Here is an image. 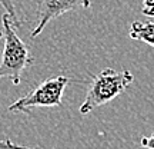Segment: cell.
<instances>
[{
	"label": "cell",
	"instance_id": "cell-1",
	"mask_svg": "<svg viewBox=\"0 0 154 149\" xmlns=\"http://www.w3.org/2000/svg\"><path fill=\"white\" fill-rule=\"evenodd\" d=\"M5 46L0 59V79H10L13 85H20L24 69L33 65L34 57L29 47L16 33L14 22L7 13L2 17Z\"/></svg>",
	"mask_w": 154,
	"mask_h": 149
},
{
	"label": "cell",
	"instance_id": "cell-2",
	"mask_svg": "<svg viewBox=\"0 0 154 149\" xmlns=\"http://www.w3.org/2000/svg\"><path fill=\"white\" fill-rule=\"evenodd\" d=\"M134 80V76L130 70H121L116 72L114 69H103L100 73L94 75L90 86H88L86 99L80 106V113L87 115L96 108L107 105L109 102L116 99L121 95Z\"/></svg>",
	"mask_w": 154,
	"mask_h": 149
},
{
	"label": "cell",
	"instance_id": "cell-3",
	"mask_svg": "<svg viewBox=\"0 0 154 149\" xmlns=\"http://www.w3.org/2000/svg\"><path fill=\"white\" fill-rule=\"evenodd\" d=\"M67 76H56L46 79L26 96L17 99L9 106V112H22L32 115L34 108H57L61 105L63 92L69 85Z\"/></svg>",
	"mask_w": 154,
	"mask_h": 149
},
{
	"label": "cell",
	"instance_id": "cell-4",
	"mask_svg": "<svg viewBox=\"0 0 154 149\" xmlns=\"http://www.w3.org/2000/svg\"><path fill=\"white\" fill-rule=\"evenodd\" d=\"M90 0H40L38 2V20L36 28L32 30V37H37L51 20L67 11L77 9H88Z\"/></svg>",
	"mask_w": 154,
	"mask_h": 149
},
{
	"label": "cell",
	"instance_id": "cell-5",
	"mask_svg": "<svg viewBox=\"0 0 154 149\" xmlns=\"http://www.w3.org/2000/svg\"><path fill=\"white\" fill-rule=\"evenodd\" d=\"M130 37L134 40H141L154 47V23L134 20L130 28Z\"/></svg>",
	"mask_w": 154,
	"mask_h": 149
},
{
	"label": "cell",
	"instance_id": "cell-6",
	"mask_svg": "<svg viewBox=\"0 0 154 149\" xmlns=\"http://www.w3.org/2000/svg\"><path fill=\"white\" fill-rule=\"evenodd\" d=\"M0 5L3 6V9L6 10V13H7V15L13 19V22H14V28H16V29L22 28L23 20L17 17V13H16V9H14L13 2H11V0H0Z\"/></svg>",
	"mask_w": 154,
	"mask_h": 149
},
{
	"label": "cell",
	"instance_id": "cell-7",
	"mask_svg": "<svg viewBox=\"0 0 154 149\" xmlns=\"http://www.w3.org/2000/svg\"><path fill=\"white\" fill-rule=\"evenodd\" d=\"M0 149H37V148H26V146H20V145L13 144L9 138L2 139L0 141Z\"/></svg>",
	"mask_w": 154,
	"mask_h": 149
},
{
	"label": "cell",
	"instance_id": "cell-8",
	"mask_svg": "<svg viewBox=\"0 0 154 149\" xmlns=\"http://www.w3.org/2000/svg\"><path fill=\"white\" fill-rule=\"evenodd\" d=\"M143 15L154 17V0H143Z\"/></svg>",
	"mask_w": 154,
	"mask_h": 149
},
{
	"label": "cell",
	"instance_id": "cell-9",
	"mask_svg": "<svg viewBox=\"0 0 154 149\" xmlns=\"http://www.w3.org/2000/svg\"><path fill=\"white\" fill-rule=\"evenodd\" d=\"M140 145L146 149H154V132L151 133L150 136H143Z\"/></svg>",
	"mask_w": 154,
	"mask_h": 149
},
{
	"label": "cell",
	"instance_id": "cell-10",
	"mask_svg": "<svg viewBox=\"0 0 154 149\" xmlns=\"http://www.w3.org/2000/svg\"><path fill=\"white\" fill-rule=\"evenodd\" d=\"M3 37V33H2V30H0V39Z\"/></svg>",
	"mask_w": 154,
	"mask_h": 149
}]
</instances>
